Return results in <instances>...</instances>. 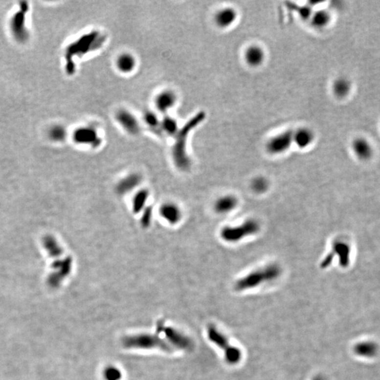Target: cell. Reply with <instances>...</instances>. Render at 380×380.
<instances>
[{"label": "cell", "mask_w": 380, "mask_h": 380, "mask_svg": "<svg viewBox=\"0 0 380 380\" xmlns=\"http://www.w3.org/2000/svg\"><path fill=\"white\" fill-rule=\"evenodd\" d=\"M105 38L99 32H92L78 38L67 46L66 49L65 68L68 74H73L75 69L74 60L88 53L99 49L103 44Z\"/></svg>", "instance_id": "1"}, {"label": "cell", "mask_w": 380, "mask_h": 380, "mask_svg": "<svg viewBox=\"0 0 380 380\" xmlns=\"http://www.w3.org/2000/svg\"><path fill=\"white\" fill-rule=\"evenodd\" d=\"M204 118L205 113L200 112L191 118L176 134V142L173 146V156L175 163L180 169L187 170L190 167V159L186 151L187 137L191 131L199 126Z\"/></svg>", "instance_id": "2"}, {"label": "cell", "mask_w": 380, "mask_h": 380, "mask_svg": "<svg viewBox=\"0 0 380 380\" xmlns=\"http://www.w3.org/2000/svg\"><path fill=\"white\" fill-rule=\"evenodd\" d=\"M281 268L277 264H271L260 268L239 279L235 284L238 291L251 290L269 282L275 281L281 275Z\"/></svg>", "instance_id": "3"}, {"label": "cell", "mask_w": 380, "mask_h": 380, "mask_svg": "<svg viewBox=\"0 0 380 380\" xmlns=\"http://www.w3.org/2000/svg\"><path fill=\"white\" fill-rule=\"evenodd\" d=\"M260 229L259 221L248 219L238 225L225 226L221 230V237L227 243H237L246 237L256 235Z\"/></svg>", "instance_id": "4"}, {"label": "cell", "mask_w": 380, "mask_h": 380, "mask_svg": "<svg viewBox=\"0 0 380 380\" xmlns=\"http://www.w3.org/2000/svg\"><path fill=\"white\" fill-rule=\"evenodd\" d=\"M29 11L28 3L23 1L19 5L17 11L9 20V30L13 38L18 43H26L30 38V33L26 23V15Z\"/></svg>", "instance_id": "5"}, {"label": "cell", "mask_w": 380, "mask_h": 380, "mask_svg": "<svg viewBox=\"0 0 380 380\" xmlns=\"http://www.w3.org/2000/svg\"><path fill=\"white\" fill-rule=\"evenodd\" d=\"M209 339L222 349L225 354L226 362L230 365H235L241 360L242 352L239 348L232 346L225 335L219 332L216 327L211 325L208 329Z\"/></svg>", "instance_id": "6"}, {"label": "cell", "mask_w": 380, "mask_h": 380, "mask_svg": "<svg viewBox=\"0 0 380 380\" xmlns=\"http://www.w3.org/2000/svg\"><path fill=\"white\" fill-rule=\"evenodd\" d=\"M293 142V133L285 131L269 139L266 149L271 155H280L286 152Z\"/></svg>", "instance_id": "7"}, {"label": "cell", "mask_w": 380, "mask_h": 380, "mask_svg": "<svg viewBox=\"0 0 380 380\" xmlns=\"http://www.w3.org/2000/svg\"><path fill=\"white\" fill-rule=\"evenodd\" d=\"M72 260L69 257L64 258L62 260H56L53 264L54 272L49 275L48 284L52 288L59 286L64 277L70 273L71 270Z\"/></svg>", "instance_id": "8"}, {"label": "cell", "mask_w": 380, "mask_h": 380, "mask_svg": "<svg viewBox=\"0 0 380 380\" xmlns=\"http://www.w3.org/2000/svg\"><path fill=\"white\" fill-rule=\"evenodd\" d=\"M73 140L76 143L97 147L101 143L97 129L92 126H83L77 128L73 133Z\"/></svg>", "instance_id": "9"}, {"label": "cell", "mask_w": 380, "mask_h": 380, "mask_svg": "<svg viewBox=\"0 0 380 380\" xmlns=\"http://www.w3.org/2000/svg\"><path fill=\"white\" fill-rule=\"evenodd\" d=\"M115 119L120 125L130 134H136L140 131L139 122L131 112L121 110L117 112Z\"/></svg>", "instance_id": "10"}, {"label": "cell", "mask_w": 380, "mask_h": 380, "mask_svg": "<svg viewBox=\"0 0 380 380\" xmlns=\"http://www.w3.org/2000/svg\"><path fill=\"white\" fill-rule=\"evenodd\" d=\"M352 150L359 159L367 161L373 155V148L370 142L364 137H357L353 141Z\"/></svg>", "instance_id": "11"}, {"label": "cell", "mask_w": 380, "mask_h": 380, "mask_svg": "<svg viewBox=\"0 0 380 380\" xmlns=\"http://www.w3.org/2000/svg\"><path fill=\"white\" fill-rule=\"evenodd\" d=\"M331 253L333 258L338 256L339 264L341 267L345 268L349 265L350 261L351 248L347 243L343 241L335 242L333 244V251Z\"/></svg>", "instance_id": "12"}, {"label": "cell", "mask_w": 380, "mask_h": 380, "mask_svg": "<svg viewBox=\"0 0 380 380\" xmlns=\"http://www.w3.org/2000/svg\"><path fill=\"white\" fill-rule=\"evenodd\" d=\"M176 102V96L172 91H163L158 94L155 99V105L157 110L162 113H166L172 108Z\"/></svg>", "instance_id": "13"}, {"label": "cell", "mask_w": 380, "mask_h": 380, "mask_svg": "<svg viewBox=\"0 0 380 380\" xmlns=\"http://www.w3.org/2000/svg\"><path fill=\"white\" fill-rule=\"evenodd\" d=\"M160 213L163 219L171 224H176L180 221L182 213L177 205L173 203H166L160 208Z\"/></svg>", "instance_id": "14"}, {"label": "cell", "mask_w": 380, "mask_h": 380, "mask_svg": "<svg viewBox=\"0 0 380 380\" xmlns=\"http://www.w3.org/2000/svg\"><path fill=\"white\" fill-rule=\"evenodd\" d=\"M238 204L237 199L232 195L220 197L214 204L215 211L220 214H226L233 211Z\"/></svg>", "instance_id": "15"}, {"label": "cell", "mask_w": 380, "mask_h": 380, "mask_svg": "<svg viewBox=\"0 0 380 380\" xmlns=\"http://www.w3.org/2000/svg\"><path fill=\"white\" fill-rule=\"evenodd\" d=\"M354 352L359 357L364 358H373L379 352V347L376 343L373 341H362L358 343L354 346Z\"/></svg>", "instance_id": "16"}, {"label": "cell", "mask_w": 380, "mask_h": 380, "mask_svg": "<svg viewBox=\"0 0 380 380\" xmlns=\"http://www.w3.org/2000/svg\"><path fill=\"white\" fill-rule=\"evenodd\" d=\"M237 19V13L233 9L225 8L216 14L215 17L216 23L221 28L230 26Z\"/></svg>", "instance_id": "17"}, {"label": "cell", "mask_w": 380, "mask_h": 380, "mask_svg": "<svg viewBox=\"0 0 380 380\" xmlns=\"http://www.w3.org/2000/svg\"><path fill=\"white\" fill-rule=\"evenodd\" d=\"M313 138V133L308 128H301L296 133H293V142H294L299 148L309 147L312 143Z\"/></svg>", "instance_id": "18"}, {"label": "cell", "mask_w": 380, "mask_h": 380, "mask_svg": "<svg viewBox=\"0 0 380 380\" xmlns=\"http://www.w3.org/2000/svg\"><path fill=\"white\" fill-rule=\"evenodd\" d=\"M265 54L261 47L258 46H250L245 53V59L247 64L252 67H258L264 62Z\"/></svg>", "instance_id": "19"}, {"label": "cell", "mask_w": 380, "mask_h": 380, "mask_svg": "<svg viewBox=\"0 0 380 380\" xmlns=\"http://www.w3.org/2000/svg\"><path fill=\"white\" fill-rule=\"evenodd\" d=\"M141 181L140 176L137 174H131L122 179L117 186V192L121 195L131 192L135 188Z\"/></svg>", "instance_id": "20"}, {"label": "cell", "mask_w": 380, "mask_h": 380, "mask_svg": "<svg viewBox=\"0 0 380 380\" xmlns=\"http://www.w3.org/2000/svg\"><path fill=\"white\" fill-rule=\"evenodd\" d=\"M117 68L122 73H128L132 72L135 68L136 61L131 54H122L116 59Z\"/></svg>", "instance_id": "21"}, {"label": "cell", "mask_w": 380, "mask_h": 380, "mask_svg": "<svg viewBox=\"0 0 380 380\" xmlns=\"http://www.w3.org/2000/svg\"><path fill=\"white\" fill-rule=\"evenodd\" d=\"M333 92L339 98H344L350 92L352 89V83L349 79L345 78H339L335 81L333 87Z\"/></svg>", "instance_id": "22"}, {"label": "cell", "mask_w": 380, "mask_h": 380, "mask_svg": "<svg viewBox=\"0 0 380 380\" xmlns=\"http://www.w3.org/2000/svg\"><path fill=\"white\" fill-rule=\"evenodd\" d=\"M45 247L47 250L49 254L53 258L60 257L63 254V249L59 246L55 239L52 236H46L43 240Z\"/></svg>", "instance_id": "23"}, {"label": "cell", "mask_w": 380, "mask_h": 380, "mask_svg": "<svg viewBox=\"0 0 380 380\" xmlns=\"http://www.w3.org/2000/svg\"><path fill=\"white\" fill-rule=\"evenodd\" d=\"M330 15L327 11L320 10L315 12L312 17V25L316 28L326 27L330 22Z\"/></svg>", "instance_id": "24"}, {"label": "cell", "mask_w": 380, "mask_h": 380, "mask_svg": "<svg viewBox=\"0 0 380 380\" xmlns=\"http://www.w3.org/2000/svg\"><path fill=\"white\" fill-rule=\"evenodd\" d=\"M144 119L146 124L154 132L158 134H161V132H163L161 130V121L158 120V117L154 112H146Z\"/></svg>", "instance_id": "25"}, {"label": "cell", "mask_w": 380, "mask_h": 380, "mask_svg": "<svg viewBox=\"0 0 380 380\" xmlns=\"http://www.w3.org/2000/svg\"><path fill=\"white\" fill-rule=\"evenodd\" d=\"M148 197L149 194L147 190H141L138 193L136 194L133 203V211L134 213H139L143 209Z\"/></svg>", "instance_id": "26"}, {"label": "cell", "mask_w": 380, "mask_h": 380, "mask_svg": "<svg viewBox=\"0 0 380 380\" xmlns=\"http://www.w3.org/2000/svg\"><path fill=\"white\" fill-rule=\"evenodd\" d=\"M161 126L162 131L170 135H176L179 132L177 123L176 120L171 117H165L163 121H161Z\"/></svg>", "instance_id": "27"}, {"label": "cell", "mask_w": 380, "mask_h": 380, "mask_svg": "<svg viewBox=\"0 0 380 380\" xmlns=\"http://www.w3.org/2000/svg\"><path fill=\"white\" fill-rule=\"evenodd\" d=\"M50 139L55 142H62L67 137V131L63 126L60 125L52 126L49 131Z\"/></svg>", "instance_id": "28"}, {"label": "cell", "mask_w": 380, "mask_h": 380, "mask_svg": "<svg viewBox=\"0 0 380 380\" xmlns=\"http://www.w3.org/2000/svg\"><path fill=\"white\" fill-rule=\"evenodd\" d=\"M269 183L267 179L263 177H258L253 179L251 182V189L253 192L258 194L266 192L268 188Z\"/></svg>", "instance_id": "29"}, {"label": "cell", "mask_w": 380, "mask_h": 380, "mask_svg": "<svg viewBox=\"0 0 380 380\" xmlns=\"http://www.w3.org/2000/svg\"><path fill=\"white\" fill-rule=\"evenodd\" d=\"M152 209H151V208H147V209L146 210L145 212H144L143 214V216H142V225L147 227V226L150 225L151 219H152Z\"/></svg>", "instance_id": "30"}, {"label": "cell", "mask_w": 380, "mask_h": 380, "mask_svg": "<svg viewBox=\"0 0 380 380\" xmlns=\"http://www.w3.org/2000/svg\"><path fill=\"white\" fill-rule=\"evenodd\" d=\"M312 380H327V379L325 378V377L323 376V375H316L315 377H314L313 379Z\"/></svg>", "instance_id": "31"}]
</instances>
